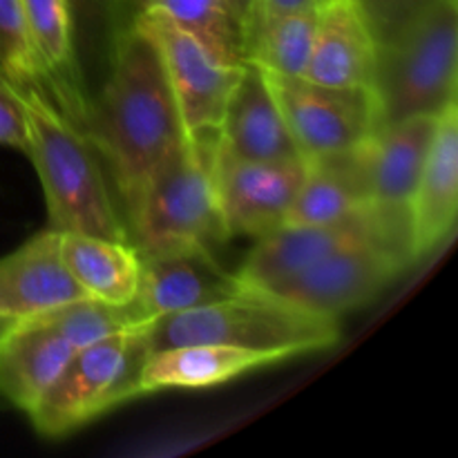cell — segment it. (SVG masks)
<instances>
[{"mask_svg":"<svg viewBox=\"0 0 458 458\" xmlns=\"http://www.w3.org/2000/svg\"><path fill=\"white\" fill-rule=\"evenodd\" d=\"M186 132L159 47L134 18L112 43L107 79L89 98L88 119V141L106 159L125 215Z\"/></svg>","mask_w":458,"mask_h":458,"instance_id":"6da1fadb","label":"cell"},{"mask_svg":"<svg viewBox=\"0 0 458 458\" xmlns=\"http://www.w3.org/2000/svg\"><path fill=\"white\" fill-rule=\"evenodd\" d=\"M148 349L177 344H228L289 358L322 352L340 340L338 318L282 300L271 291L244 289L219 302L157 318L143 327Z\"/></svg>","mask_w":458,"mask_h":458,"instance_id":"7a4b0ae2","label":"cell"},{"mask_svg":"<svg viewBox=\"0 0 458 458\" xmlns=\"http://www.w3.org/2000/svg\"><path fill=\"white\" fill-rule=\"evenodd\" d=\"M18 101L30 137L25 157L38 173L49 228L132 242L92 143L47 98L18 97Z\"/></svg>","mask_w":458,"mask_h":458,"instance_id":"3957f363","label":"cell"},{"mask_svg":"<svg viewBox=\"0 0 458 458\" xmlns=\"http://www.w3.org/2000/svg\"><path fill=\"white\" fill-rule=\"evenodd\" d=\"M219 130L186 132L148 177L128 210L130 240L141 253L206 246L228 237L217 197Z\"/></svg>","mask_w":458,"mask_h":458,"instance_id":"277c9868","label":"cell"},{"mask_svg":"<svg viewBox=\"0 0 458 458\" xmlns=\"http://www.w3.org/2000/svg\"><path fill=\"white\" fill-rule=\"evenodd\" d=\"M374 88L383 125L441 114L458 103V0H423L389 43H380Z\"/></svg>","mask_w":458,"mask_h":458,"instance_id":"5b68a950","label":"cell"},{"mask_svg":"<svg viewBox=\"0 0 458 458\" xmlns=\"http://www.w3.org/2000/svg\"><path fill=\"white\" fill-rule=\"evenodd\" d=\"M143 327L107 335L72 356L40 401L27 411L40 437H67L141 396V371L150 356Z\"/></svg>","mask_w":458,"mask_h":458,"instance_id":"8992f818","label":"cell"},{"mask_svg":"<svg viewBox=\"0 0 458 458\" xmlns=\"http://www.w3.org/2000/svg\"><path fill=\"white\" fill-rule=\"evenodd\" d=\"M264 74L307 161L356 150L383 128L374 85L340 88L313 83L304 76Z\"/></svg>","mask_w":458,"mask_h":458,"instance_id":"52a82bcc","label":"cell"},{"mask_svg":"<svg viewBox=\"0 0 458 458\" xmlns=\"http://www.w3.org/2000/svg\"><path fill=\"white\" fill-rule=\"evenodd\" d=\"M387 240L407 244L405 224L392 222L376 208L360 210L353 217L322 226L282 224L276 231L258 237L235 276L244 289L273 291L320 259L365 242Z\"/></svg>","mask_w":458,"mask_h":458,"instance_id":"ba28073f","label":"cell"},{"mask_svg":"<svg viewBox=\"0 0 458 458\" xmlns=\"http://www.w3.org/2000/svg\"><path fill=\"white\" fill-rule=\"evenodd\" d=\"M410 262L411 255L405 244L365 242L320 259L271 293L307 311L340 318L383 293Z\"/></svg>","mask_w":458,"mask_h":458,"instance_id":"9c48e42d","label":"cell"},{"mask_svg":"<svg viewBox=\"0 0 458 458\" xmlns=\"http://www.w3.org/2000/svg\"><path fill=\"white\" fill-rule=\"evenodd\" d=\"M137 21L159 47L188 132L219 130L244 63L222 61L199 36L155 9H141Z\"/></svg>","mask_w":458,"mask_h":458,"instance_id":"30bf717a","label":"cell"},{"mask_svg":"<svg viewBox=\"0 0 458 458\" xmlns=\"http://www.w3.org/2000/svg\"><path fill=\"white\" fill-rule=\"evenodd\" d=\"M307 159H249L219 141L217 197L228 237H262L286 222L307 177Z\"/></svg>","mask_w":458,"mask_h":458,"instance_id":"8fae6325","label":"cell"},{"mask_svg":"<svg viewBox=\"0 0 458 458\" xmlns=\"http://www.w3.org/2000/svg\"><path fill=\"white\" fill-rule=\"evenodd\" d=\"M141 253V250H139ZM244 291L206 246L141 253V284L134 304L148 320L191 311Z\"/></svg>","mask_w":458,"mask_h":458,"instance_id":"7c38bea8","label":"cell"},{"mask_svg":"<svg viewBox=\"0 0 458 458\" xmlns=\"http://www.w3.org/2000/svg\"><path fill=\"white\" fill-rule=\"evenodd\" d=\"M456 215L458 103H452L441 112L428 164L407 213V244L411 262H423L445 246L456 228Z\"/></svg>","mask_w":458,"mask_h":458,"instance_id":"4fadbf2b","label":"cell"},{"mask_svg":"<svg viewBox=\"0 0 458 458\" xmlns=\"http://www.w3.org/2000/svg\"><path fill=\"white\" fill-rule=\"evenodd\" d=\"M380 38L360 0H329L318 13L304 79L322 85H376Z\"/></svg>","mask_w":458,"mask_h":458,"instance_id":"5bb4252c","label":"cell"},{"mask_svg":"<svg viewBox=\"0 0 458 458\" xmlns=\"http://www.w3.org/2000/svg\"><path fill=\"white\" fill-rule=\"evenodd\" d=\"M441 114H414L385 123L369 143V204L405 224Z\"/></svg>","mask_w":458,"mask_h":458,"instance_id":"9a60e30c","label":"cell"},{"mask_svg":"<svg viewBox=\"0 0 458 458\" xmlns=\"http://www.w3.org/2000/svg\"><path fill=\"white\" fill-rule=\"evenodd\" d=\"M88 298L72 280L61 253V233L54 228L36 233L31 240L0 258V318L22 320Z\"/></svg>","mask_w":458,"mask_h":458,"instance_id":"2e32d148","label":"cell"},{"mask_svg":"<svg viewBox=\"0 0 458 458\" xmlns=\"http://www.w3.org/2000/svg\"><path fill=\"white\" fill-rule=\"evenodd\" d=\"M27 34L47 76L58 112L88 139L89 97L76 52V25L70 0H21Z\"/></svg>","mask_w":458,"mask_h":458,"instance_id":"e0dca14e","label":"cell"},{"mask_svg":"<svg viewBox=\"0 0 458 458\" xmlns=\"http://www.w3.org/2000/svg\"><path fill=\"white\" fill-rule=\"evenodd\" d=\"M219 141L249 159H304L267 74L253 63H244L228 97Z\"/></svg>","mask_w":458,"mask_h":458,"instance_id":"ac0fdd59","label":"cell"},{"mask_svg":"<svg viewBox=\"0 0 458 458\" xmlns=\"http://www.w3.org/2000/svg\"><path fill=\"white\" fill-rule=\"evenodd\" d=\"M76 352L43 316L13 320L0 338V396L27 414Z\"/></svg>","mask_w":458,"mask_h":458,"instance_id":"d6986e66","label":"cell"},{"mask_svg":"<svg viewBox=\"0 0 458 458\" xmlns=\"http://www.w3.org/2000/svg\"><path fill=\"white\" fill-rule=\"evenodd\" d=\"M371 143V141H369ZM369 143L309 161L307 177L284 224L322 226L353 217L369 204Z\"/></svg>","mask_w":458,"mask_h":458,"instance_id":"ffe728a7","label":"cell"},{"mask_svg":"<svg viewBox=\"0 0 458 458\" xmlns=\"http://www.w3.org/2000/svg\"><path fill=\"white\" fill-rule=\"evenodd\" d=\"M276 362H284V358L228 344H177L148 356L141 371V396L168 389L215 387Z\"/></svg>","mask_w":458,"mask_h":458,"instance_id":"44dd1931","label":"cell"},{"mask_svg":"<svg viewBox=\"0 0 458 458\" xmlns=\"http://www.w3.org/2000/svg\"><path fill=\"white\" fill-rule=\"evenodd\" d=\"M61 253L72 280L88 298L114 307H125L137 300L141 253L132 242L61 233Z\"/></svg>","mask_w":458,"mask_h":458,"instance_id":"7402d4cb","label":"cell"},{"mask_svg":"<svg viewBox=\"0 0 458 458\" xmlns=\"http://www.w3.org/2000/svg\"><path fill=\"white\" fill-rule=\"evenodd\" d=\"M320 12H268L250 4L242 21V58L280 76H302Z\"/></svg>","mask_w":458,"mask_h":458,"instance_id":"603a6c76","label":"cell"},{"mask_svg":"<svg viewBox=\"0 0 458 458\" xmlns=\"http://www.w3.org/2000/svg\"><path fill=\"white\" fill-rule=\"evenodd\" d=\"M141 9H155L199 36L222 61L242 58V21L228 0H141Z\"/></svg>","mask_w":458,"mask_h":458,"instance_id":"cb8c5ba5","label":"cell"},{"mask_svg":"<svg viewBox=\"0 0 458 458\" xmlns=\"http://www.w3.org/2000/svg\"><path fill=\"white\" fill-rule=\"evenodd\" d=\"M0 79L18 97H43L54 103L47 76L30 43L21 0H0Z\"/></svg>","mask_w":458,"mask_h":458,"instance_id":"d4e9b609","label":"cell"},{"mask_svg":"<svg viewBox=\"0 0 458 458\" xmlns=\"http://www.w3.org/2000/svg\"><path fill=\"white\" fill-rule=\"evenodd\" d=\"M49 325L56 327L76 349L114 335L119 331L134 329V327L148 325V318L139 311L137 304L114 307L94 298H79L72 302L61 304L52 311L40 313Z\"/></svg>","mask_w":458,"mask_h":458,"instance_id":"484cf974","label":"cell"},{"mask_svg":"<svg viewBox=\"0 0 458 458\" xmlns=\"http://www.w3.org/2000/svg\"><path fill=\"white\" fill-rule=\"evenodd\" d=\"M76 25V38L81 31L101 34L110 38V47L141 12V0H70Z\"/></svg>","mask_w":458,"mask_h":458,"instance_id":"4316f807","label":"cell"},{"mask_svg":"<svg viewBox=\"0 0 458 458\" xmlns=\"http://www.w3.org/2000/svg\"><path fill=\"white\" fill-rule=\"evenodd\" d=\"M0 146H9L27 155V119L16 92L0 79Z\"/></svg>","mask_w":458,"mask_h":458,"instance_id":"83f0119b","label":"cell"},{"mask_svg":"<svg viewBox=\"0 0 458 458\" xmlns=\"http://www.w3.org/2000/svg\"><path fill=\"white\" fill-rule=\"evenodd\" d=\"M329 0H253L268 12H320Z\"/></svg>","mask_w":458,"mask_h":458,"instance_id":"f1b7e54d","label":"cell"},{"mask_svg":"<svg viewBox=\"0 0 458 458\" xmlns=\"http://www.w3.org/2000/svg\"><path fill=\"white\" fill-rule=\"evenodd\" d=\"M231 3V7L235 9V13L240 16V21H244V16L249 13L250 4H253V0H228Z\"/></svg>","mask_w":458,"mask_h":458,"instance_id":"f546056e","label":"cell"},{"mask_svg":"<svg viewBox=\"0 0 458 458\" xmlns=\"http://www.w3.org/2000/svg\"><path fill=\"white\" fill-rule=\"evenodd\" d=\"M9 325H12V320H4V318H0V338H3L4 329H7Z\"/></svg>","mask_w":458,"mask_h":458,"instance_id":"4dcf8cb0","label":"cell"}]
</instances>
